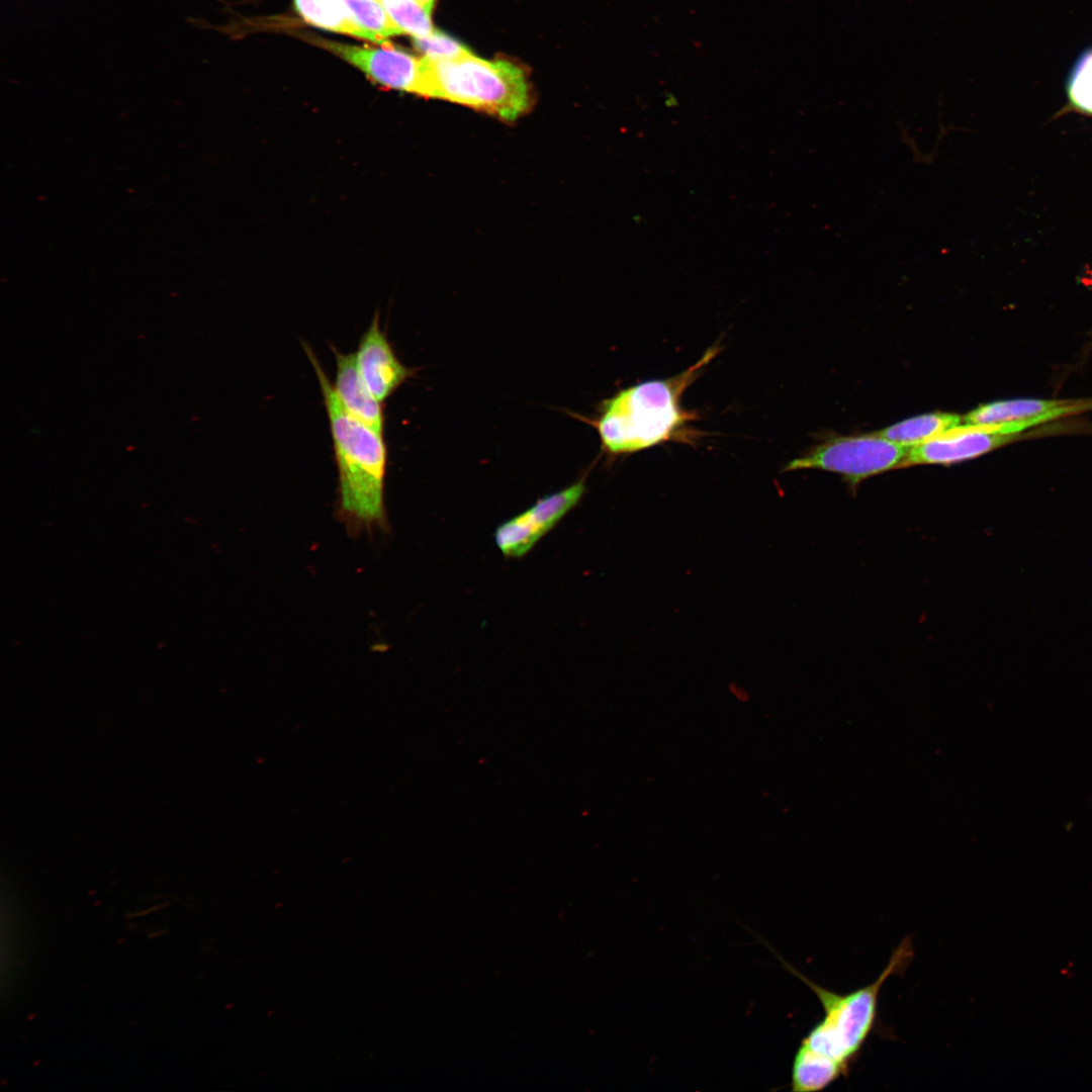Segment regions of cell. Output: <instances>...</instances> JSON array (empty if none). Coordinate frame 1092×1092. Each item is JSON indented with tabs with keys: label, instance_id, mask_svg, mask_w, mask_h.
I'll list each match as a JSON object with an SVG mask.
<instances>
[{
	"label": "cell",
	"instance_id": "1",
	"mask_svg": "<svg viewBox=\"0 0 1092 1092\" xmlns=\"http://www.w3.org/2000/svg\"><path fill=\"white\" fill-rule=\"evenodd\" d=\"M913 954L911 939L904 938L875 982L846 994L814 983L778 954L783 966L814 992L824 1011V1017L810 1029L795 1053L791 1075L794 1092L821 1091L848 1074L875 1027L883 984L890 976L904 971Z\"/></svg>",
	"mask_w": 1092,
	"mask_h": 1092
},
{
	"label": "cell",
	"instance_id": "2",
	"mask_svg": "<svg viewBox=\"0 0 1092 1092\" xmlns=\"http://www.w3.org/2000/svg\"><path fill=\"white\" fill-rule=\"evenodd\" d=\"M303 349L317 376L333 439L339 474L337 519L351 536L387 530L384 479L387 449L382 434L353 417L311 349Z\"/></svg>",
	"mask_w": 1092,
	"mask_h": 1092
},
{
	"label": "cell",
	"instance_id": "3",
	"mask_svg": "<svg viewBox=\"0 0 1092 1092\" xmlns=\"http://www.w3.org/2000/svg\"><path fill=\"white\" fill-rule=\"evenodd\" d=\"M718 352V346L711 347L680 374L641 382L605 400L593 422L605 451L611 455L630 454L663 442L689 443L695 438L689 424L697 415L682 408L680 398Z\"/></svg>",
	"mask_w": 1092,
	"mask_h": 1092
},
{
	"label": "cell",
	"instance_id": "4",
	"mask_svg": "<svg viewBox=\"0 0 1092 1092\" xmlns=\"http://www.w3.org/2000/svg\"><path fill=\"white\" fill-rule=\"evenodd\" d=\"M423 96L466 105L514 121L530 106L524 71L507 60L472 54L454 60L424 57Z\"/></svg>",
	"mask_w": 1092,
	"mask_h": 1092
},
{
	"label": "cell",
	"instance_id": "5",
	"mask_svg": "<svg viewBox=\"0 0 1092 1092\" xmlns=\"http://www.w3.org/2000/svg\"><path fill=\"white\" fill-rule=\"evenodd\" d=\"M910 447L874 433L831 438L790 461L785 471L821 469L841 474L851 486L884 471L901 468Z\"/></svg>",
	"mask_w": 1092,
	"mask_h": 1092
},
{
	"label": "cell",
	"instance_id": "6",
	"mask_svg": "<svg viewBox=\"0 0 1092 1092\" xmlns=\"http://www.w3.org/2000/svg\"><path fill=\"white\" fill-rule=\"evenodd\" d=\"M1017 424L957 426L910 447L901 468L917 464H950L969 460L1031 434Z\"/></svg>",
	"mask_w": 1092,
	"mask_h": 1092
},
{
	"label": "cell",
	"instance_id": "7",
	"mask_svg": "<svg viewBox=\"0 0 1092 1092\" xmlns=\"http://www.w3.org/2000/svg\"><path fill=\"white\" fill-rule=\"evenodd\" d=\"M314 44L364 72L381 86L423 96L424 59L383 42L380 48L357 47L313 37Z\"/></svg>",
	"mask_w": 1092,
	"mask_h": 1092
},
{
	"label": "cell",
	"instance_id": "8",
	"mask_svg": "<svg viewBox=\"0 0 1092 1092\" xmlns=\"http://www.w3.org/2000/svg\"><path fill=\"white\" fill-rule=\"evenodd\" d=\"M585 490L584 478L569 487L540 498L522 514L502 524L494 534L505 556L521 557L575 507Z\"/></svg>",
	"mask_w": 1092,
	"mask_h": 1092
},
{
	"label": "cell",
	"instance_id": "9",
	"mask_svg": "<svg viewBox=\"0 0 1092 1092\" xmlns=\"http://www.w3.org/2000/svg\"><path fill=\"white\" fill-rule=\"evenodd\" d=\"M1092 411V398H1012L977 406L963 420L971 425L1017 424L1027 430L1071 415Z\"/></svg>",
	"mask_w": 1092,
	"mask_h": 1092
},
{
	"label": "cell",
	"instance_id": "10",
	"mask_svg": "<svg viewBox=\"0 0 1092 1092\" xmlns=\"http://www.w3.org/2000/svg\"><path fill=\"white\" fill-rule=\"evenodd\" d=\"M355 358L364 383L380 402L412 374L395 356L377 313L360 339Z\"/></svg>",
	"mask_w": 1092,
	"mask_h": 1092
},
{
	"label": "cell",
	"instance_id": "11",
	"mask_svg": "<svg viewBox=\"0 0 1092 1092\" xmlns=\"http://www.w3.org/2000/svg\"><path fill=\"white\" fill-rule=\"evenodd\" d=\"M336 358L335 392L343 406L369 428L382 434L384 418L380 401L364 383L355 354H344L332 347Z\"/></svg>",
	"mask_w": 1092,
	"mask_h": 1092
},
{
	"label": "cell",
	"instance_id": "12",
	"mask_svg": "<svg viewBox=\"0 0 1092 1092\" xmlns=\"http://www.w3.org/2000/svg\"><path fill=\"white\" fill-rule=\"evenodd\" d=\"M963 418L947 413H933L914 417L876 434L897 444L912 447L931 440L960 426Z\"/></svg>",
	"mask_w": 1092,
	"mask_h": 1092
},
{
	"label": "cell",
	"instance_id": "13",
	"mask_svg": "<svg viewBox=\"0 0 1092 1092\" xmlns=\"http://www.w3.org/2000/svg\"><path fill=\"white\" fill-rule=\"evenodd\" d=\"M294 5L300 16L314 26L362 38L343 0H294Z\"/></svg>",
	"mask_w": 1092,
	"mask_h": 1092
},
{
	"label": "cell",
	"instance_id": "14",
	"mask_svg": "<svg viewBox=\"0 0 1092 1092\" xmlns=\"http://www.w3.org/2000/svg\"><path fill=\"white\" fill-rule=\"evenodd\" d=\"M343 1L362 38L383 43L387 37L402 33L377 0Z\"/></svg>",
	"mask_w": 1092,
	"mask_h": 1092
},
{
	"label": "cell",
	"instance_id": "15",
	"mask_svg": "<svg viewBox=\"0 0 1092 1092\" xmlns=\"http://www.w3.org/2000/svg\"><path fill=\"white\" fill-rule=\"evenodd\" d=\"M377 1L402 33L411 34L415 38H425L436 30L432 25L431 13L417 0Z\"/></svg>",
	"mask_w": 1092,
	"mask_h": 1092
},
{
	"label": "cell",
	"instance_id": "16",
	"mask_svg": "<svg viewBox=\"0 0 1092 1092\" xmlns=\"http://www.w3.org/2000/svg\"><path fill=\"white\" fill-rule=\"evenodd\" d=\"M1067 93L1075 108L1092 114V49L1076 62L1068 79Z\"/></svg>",
	"mask_w": 1092,
	"mask_h": 1092
},
{
	"label": "cell",
	"instance_id": "17",
	"mask_svg": "<svg viewBox=\"0 0 1092 1092\" xmlns=\"http://www.w3.org/2000/svg\"><path fill=\"white\" fill-rule=\"evenodd\" d=\"M414 46L432 60H454L471 54L462 43L437 29L428 37L415 38Z\"/></svg>",
	"mask_w": 1092,
	"mask_h": 1092
},
{
	"label": "cell",
	"instance_id": "18",
	"mask_svg": "<svg viewBox=\"0 0 1092 1092\" xmlns=\"http://www.w3.org/2000/svg\"><path fill=\"white\" fill-rule=\"evenodd\" d=\"M428 12L431 13L435 0H417Z\"/></svg>",
	"mask_w": 1092,
	"mask_h": 1092
}]
</instances>
